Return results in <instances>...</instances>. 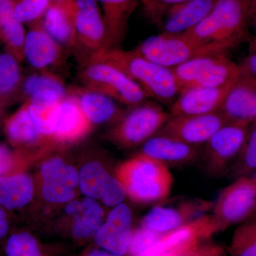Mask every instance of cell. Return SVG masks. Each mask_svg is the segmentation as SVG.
Returning <instances> with one entry per match:
<instances>
[{
	"label": "cell",
	"mask_w": 256,
	"mask_h": 256,
	"mask_svg": "<svg viewBox=\"0 0 256 256\" xmlns=\"http://www.w3.org/2000/svg\"><path fill=\"white\" fill-rule=\"evenodd\" d=\"M20 60L10 52L0 54V98L10 97L21 85Z\"/></svg>",
	"instance_id": "cell-30"
},
{
	"label": "cell",
	"mask_w": 256,
	"mask_h": 256,
	"mask_svg": "<svg viewBox=\"0 0 256 256\" xmlns=\"http://www.w3.org/2000/svg\"><path fill=\"white\" fill-rule=\"evenodd\" d=\"M162 234L141 228L132 234L129 250L132 256H140L161 238Z\"/></svg>",
	"instance_id": "cell-35"
},
{
	"label": "cell",
	"mask_w": 256,
	"mask_h": 256,
	"mask_svg": "<svg viewBox=\"0 0 256 256\" xmlns=\"http://www.w3.org/2000/svg\"><path fill=\"white\" fill-rule=\"evenodd\" d=\"M118 178L129 196L144 203L166 198L174 182L168 166L141 154L120 166Z\"/></svg>",
	"instance_id": "cell-3"
},
{
	"label": "cell",
	"mask_w": 256,
	"mask_h": 256,
	"mask_svg": "<svg viewBox=\"0 0 256 256\" xmlns=\"http://www.w3.org/2000/svg\"><path fill=\"white\" fill-rule=\"evenodd\" d=\"M250 124L228 122L205 144V168L210 175L220 176L227 172L242 150Z\"/></svg>",
	"instance_id": "cell-8"
},
{
	"label": "cell",
	"mask_w": 256,
	"mask_h": 256,
	"mask_svg": "<svg viewBox=\"0 0 256 256\" xmlns=\"http://www.w3.org/2000/svg\"><path fill=\"white\" fill-rule=\"evenodd\" d=\"M252 23V28H254V32H255L256 38V10L252 8V16H250V22L249 23Z\"/></svg>",
	"instance_id": "cell-42"
},
{
	"label": "cell",
	"mask_w": 256,
	"mask_h": 256,
	"mask_svg": "<svg viewBox=\"0 0 256 256\" xmlns=\"http://www.w3.org/2000/svg\"><path fill=\"white\" fill-rule=\"evenodd\" d=\"M44 90H54L63 97L68 94L62 80L53 74H33L24 80L22 92L28 99L36 92Z\"/></svg>",
	"instance_id": "cell-32"
},
{
	"label": "cell",
	"mask_w": 256,
	"mask_h": 256,
	"mask_svg": "<svg viewBox=\"0 0 256 256\" xmlns=\"http://www.w3.org/2000/svg\"><path fill=\"white\" fill-rule=\"evenodd\" d=\"M50 3L56 2L60 1V0H50Z\"/></svg>",
	"instance_id": "cell-46"
},
{
	"label": "cell",
	"mask_w": 256,
	"mask_h": 256,
	"mask_svg": "<svg viewBox=\"0 0 256 256\" xmlns=\"http://www.w3.org/2000/svg\"><path fill=\"white\" fill-rule=\"evenodd\" d=\"M254 178H256V174L254 175Z\"/></svg>",
	"instance_id": "cell-47"
},
{
	"label": "cell",
	"mask_w": 256,
	"mask_h": 256,
	"mask_svg": "<svg viewBox=\"0 0 256 256\" xmlns=\"http://www.w3.org/2000/svg\"><path fill=\"white\" fill-rule=\"evenodd\" d=\"M42 196L50 203H67L75 196L79 174L60 158H50L42 165Z\"/></svg>",
	"instance_id": "cell-13"
},
{
	"label": "cell",
	"mask_w": 256,
	"mask_h": 256,
	"mask_svg": "<svg viewBox=\"0 0 256 256\" xmlns=\"http://www.w3.org/2000/svg\"><path fill=\"white\" fill-rule=\"evenodd\" d=\"M141 4H142L144 14L150 20L151 18L152 12L153 0H142Z\"/></svg>",
	"instance_id": "cell-40"
},
{
	"label": "cell",
	"mask_w": 256,
	"mask_h": 256,
	"mask_svg": "<svg viewBox=\"0 0 256 256\" xmlns=\"http://www.w3.org/2000/svg\"><path fill=\"white\" fill-rule=\"evenodd\" d=\"M213 202L202 198L184 200L172 206H156L144 217L142 228L160 234L169 233L208 214Z\"/></svg>",
	"instance_id": "cell-10"
},
{
	"label": "cell",
	"mask_w": 256,
	"mask_h": 256,
	"mask_svg": "<svg viewBox=\"0 0 256 256\" xmlns=\"http://www.w3.org/2000/svg\"><path fill=\"white\" fill-rule=\"evenodd\" d=\"M232 252L234 256H256V214L236 230Z\"/></svg>",
	"instance_id": "cell-31"
},
{
	"label": "cell",
	"mask_w": 256,
	"mask_h": 256,
	"mask_svg": "<svg viewBox=\"0 0 256 256\" xmlns=\"http://www.w3.org/2000/svg\"><path fill=\"white\" fill-rule=\"evenodd\" d=\"M112 64L136 82L146 98L171 106L180 94L172 69L165 68L143 58L134 50L120 48L100 52L89 60Z\"/></svg>",
	"instance_id": "cell-2"
},
{
	"label": "cell",
	"mask_w": 256,
	"mask_h": 256,
	"mask_svg": "<svg viewBox=\"0 0 256 256\" xmlns=\"http://www.w3.org/2000/svg\"><path fill=\"white\" fill-rule=\"evenodd\" d=\"M120 184L118 178L109 174L100 163L84 165L79 173V188L82 194L94 200H104Z\"/></svg>",
	"instance_id": "cell-25"
},
{
	"label": "cell",
	"mask_w": 256,
	"mask_h": 256,
	"mask_svg": "<svg viewBox=\"0 0 256 256\" xmlns=\"http://www.w3.org/2000/svg\"><path fill=\"white\" fill-rule=\"evenodd\" d=\"M188 0H153L152 12L150 20L160 26L165 12L173 5L180 4Z\"/></svg>",
	"instance_id": "cell-36"
},
{
	"label": "cell",
	"mask_w": 256,
	"mask_h": 256,
	"mask_svg": "<svg viewBox=\"0 0 256 256\" xmlns=\"http://www.w3.org/2000/svg\"><path fill=\"white\" fill-rule=\"evenodd\" d=\"M216 1L188 0L170 6L162 20V32L178 34L194 28L210 14Z\"/></svg>",
	"instance_id": "cell-21"
},
{
	"label": "cell",
	"mask_w": 256,
	"mask_h": 256,
	"mask_svg": "<svg viewBox=\"0 0 256 256\" xmlns=\"http://www.w3.org/2000/svg\"><path fill=\"white\" fill-rule=\"evenodd\" d=\"M202 153L200 146H190L173 138L156 134L143 144L141 156L169 168L194 162Z\"/></svg>",
	"instance_id": "cell-16"
},
{
	"label": "cell",
	"mask_w": 256,
	"mask_h": 256,
	"mask_svg": "<svg viewBox=\"0 0 256 256\" xmlns=\"http://www.w3.org/2000/svg\"><path fill=\"white\" fill-rule=\"evenodd\" d=\"M239 76L256 82V54L250 53L239 64Z\"/></svg>",
	"instance_id": "cell-37"
},
{
	"label": "cell",
	"mask_w": 256,
	"mask_h": 256,
	"mask_svg": "<svg viewBox=\"0 0 256 256\" xmlns=\"http://www.w3.org/2000/svg\"><path fill=\"white\" fill-rule=\"evenodd\" d=\"M62 54V45L44 30L41 21L32 23L24 42V60L33 68L44 70L56 63Z\"/></svg>",
	"instance_id": "cell-18"
},
{
	"label": "cell",
	"mask_w": 256,
	"mask_h": 256,
	"mask_svg": "<svg viewBox=\"0 0 256 256\" xmlns=\"http://www.w3.org/2000/svg\"><path fill=\"white\" fill-rule=\"evenodd\" d=\"M212 220L217 230L242 223L256 213V178H242L224 188L214 204Z\"/></svg>",
	"instance_id": "cell-6"
},
{
	"label": "cell",
	"mask_w": 256,
	"mask_h": 256,
	"mask_svg": "<svg viewBox=\"0 0 256 256\" xmlns=\"http://www.w3.org/2000/svg\"><path fill=\"white\" fill-rule=\"evenodd\" d=\"M228 122L250 124L256 120V82L238 76L220 109Z\"/></svg>",
	"instance_id": "cell-20"
},
{
	"label": "cell",
	"mask_w": 256,
	"mask_h": 256,
	"mask_svg": "<svg viewBox=\"0 0 256 256\" xmlns=\"http://www.w3.org/2000/svg\"><path fill=\"white\" fill-rule=\"evenodd\" d=\"M66 212L74 216V234L78 238L95 236L102 226L104 210L94 198L86 197L80 202L72 200L66 206Z\"/></svg>",
	"instance_id": "cell-23"
},
{
	"label": "cell",
	"mask_w": 256,
	"mask_h": 256,
	"mask_svg": "<svg viewBox=\"0 0 256 256\" xmlns=\"http://www.w3.org/2000/svg\"><path fill=\"white\" fill-rule=\"evenodd\" d=\"M256 174V120L249 126L246 139L240 153L227 172L232 180L250 178Z\"/></svg>",
	"instance_id": "cell-29"
},
{
	"label": "cell",
	"mask_w": 256,
	"mask_h": 256,
	"mask_svg": "<svg viewBox=\"0 0 256 256\" xmlns=\"http://www.w3.org/2000/svg\"><path fill=\"white\" fill-rule=\"evenodd\" d=\"M80 78L84 88L126 105H140L146 98L136 82L117 67L104 60L92 58L84 62Z\"/></svg>",
	"instance_id": "cell-5"
},
{
	"label": "cell",
	"mask_w": 256,
	"mask_h": 256,
	"mask_svg": "<svg viewBox=\"0 0 256 256\" xmlns=\"http://www.w3.org/2000/svg\"><path fill=\"white\" fill-rule=\"evenodd\" d=\"M178 94L201 88L222 86L237 79L239 65L227 53L200 56L172 68Z\"/></svg>",
	"instance_id": "cell-4"
},
{
	"label": "cell",
	"mask_w": 256,
	"mask_h": 256,
	"mask_svg": "<svg viewBox=\"0 0 256 256\" xmlns=\"http://www.w3.org/2000/svg\"><path fill=\"white\" fill-rule=\"evenodd\" d=\"M252 8L256 10V1H254V0H252Z\"/></svg>",
	"instance_id": "cell-45"
},
{
	"label": "cell",
	"mask_w": 256,
	"mask_h": 256,
	"mask_svg": "<svg viewBox=\"0 0 256 256\" xmlns=\"http://www.w3.org/2000/svg\"><path fill=\"white\" fill-rule=\"evenodd\" d=\"M9 230V222L4 208L0 206V238H4Z\"/></svg>",
	"instance_id": "cell-39"
},
{
	"label": "cell",
	"mask_w": 256,
	"mask_h": 256,
	"mask_svg": "<svg viewBox=\"0 0 256 256\" xmlns=\"http://www.w3.org/2000/svg\"><path fill=\"white\" fill-rule=\"evenodd\" d=\"M14 158L11 152L6 146L0 144V178L6 174L12 168Z\"/></svg>",
	"instance_id": "cell-38"
},
{
	"label": "cell",
	"mask_w": 256,
	"mask_h": 256,
	"mask_svg": "<svg viewBox=\"0 0 256 256\" xmlns=\"http://www.w3.org/2000/svg\"><path fill=\"white\" fill-rule=\"evenodd\" d=\"M96 1L102 4V18L106 30L105 46L100 52L120 48L127 34L130 16L142 0Z\"/></svg>",
	"instance_id": "cell-22"
},
{
	"label": "cell",
	"mask_w": 256,
	"mask_h": 256,
	"mask_svg": "<svg viewBox=\"0 0 256 256\" xmlns=\"http://www.w3.org/2000/svg\"><path fill=\"white\" fill-rule=\"evenodd\" d=\"M252 0H216L213 9L184 34L212 54L227 53L246 40Z\"/></svg>",
	"instance_id": "cell-1"
},
{
	"label": "cell",
	"mask_w": 256,
	"mask_h": 256,
	"mask_svg": "<svg viewBox=\"0 0 256 256\" xmlns=\"http://www.w3.org/2000/svg\"><path fill=\"white\" fill-rule=\"evenodd\" d=\"M236 80L222 86L192 89L180 94L170 106V116H196L220 111Z\"/></svg>",
	"instance_id": "cell-15"
},
{
	"label": "cell",
	"mask_w": 256,
	"mask_h": 256,
	"mask_svg": "<svg viewBox=\"0 0 256 256\" xmlns=\"http://www.w3.org/2000/svg\"><path fill=\"white\" fill-rule=\"evenodd\" d=\"M165 112L156 102L140 104L121 119L114 131V139L124 146L144 144L159 132L169 120Z\"/></svg>",
	"instance_id": "cell-9"
},
{
	"label": "cell",
	"mask_w": 256,
	"mask_h": 256,
	"mask_svg": "<svg viewBox=\"0 0 256 256\" xmlns=\"http://www.w3.org/2000/svg\"><path fill=\"white\" fill-rule=\"evenodd\" d=\"M25 36L23 24L15 16L14 0H0V40L4 42L6 52L14 55L20 62L24 60Z\"/></svg>",
	"instance_id": "cell-26"
},
{
	"label": "cell",
	"mask_w": 256,
	"mask_h": 256,
	"mask_svg": "<svg viewBox=\"0 0 256 256\" xmlns=\"http://www.w3.org/2000/svg\"><path fill=\"white\" fill-rule=\"evenodd\" d=\"M133 50L146 60L170 69L195 57L214 54L194 43L184 34H172L164 32L148 37Z\"/></svg>",
	"instance_id": "cell-7"
},
{
	"label": "cell",
	"mask_w": 256,
	"mask_h": 256,
	"mask_svg": "<svg viewBox=\"0 0 256 256\" xmlns=\"http://www.w3.org/2000/svg\"><path fill=\"white\" fill-rule=\"evenodd\" d=\"M228 122L220 110L196 116H170L156 134L173 138L190 146H200L206 144Z\"/></svg>",
	"instance_id": "cell-11"
},
{
	"label": "cell",
	"mask_w": 256,
	"mask_h": 256,
	"mask_svg": "<svg viewBox=\"0 0 256 256\" xmlns=\"http://www.w3.org/2000/svg\"><path fill=\"white\" fill-rule=\"evenodd\" d=\"M75 0H60L50 3L42 16V28L62 46H72L76 42Z\"/></svg>",
	"instance_id": "cell-19"
},
{
	"label": "cell",
	"mask_w": 256,
	"mask_h": 256,
	"mask_svg": "<svg viewBox=\"0 0 256 256\" xmlns=\"http://www.w3.org/2000/svg\"><path fill=\"white\" fill-rule=\"evenodd\" d=\"M132 216L126 204L114 206L95 235V242L107 252L124 256L132 237Z\"/></svg>",
	"instance_id": "cell-14"
},
{
	"label": "cell",
	"mask_w": 256,
	"mask_h": 256,
	"mask_svg": "<svg viewBox=\"0 0 256 256\" xmlns=\"http://www.w3.org/2000/svg\"><path fill=\"white\" fill-rule=\"evenodd\" d=\"M90 124L76 98L68 92L52 116L50 136L60 140H75L88 132Z\"/></svg>",
	"instance_id": "cell-17"
},
{
	"label": "cell",
	"mask_w": 256,
	"mask_h": 256,
	"mask_svg": "<svg viewBox=\"0 0 256 256\" xmlns=\"http://www.w3.org/2000/svg\"><path fill=\"white\" fill-rule=\"evenodd\" d=\"M8 256H42L35 238L30 234H14L8 239L5 248Z\"/></svg>",
	"instance_id": "cell-34"
},
{
	"label": "cell",
	"mask_w": 256,
	"mask_h": 256,
	"mask_svg": "<svg viewBox=\"0 0 256 256\" xmlns=\"http://www.w3.org/2000/svg\"><path fill=\"white\" fill-rule=\"evenodd\" d=\"M6 133L15 144H30L42 136L28 110V102L10 118L6 124Z\"/></svg>",
	"instance_id": "cell-28"
},
{
	"label": "cell",
	"mask_w": 256,
	"mask_h": 256,
	"mask_svg": "<svg viewBox=\"0 0 256 256\" xmlns=\"http://www.w3.org/2000/svg\"><path fill=\"white\" fill-rule=\"evenodd\" d=\"M73 94L82 112L90 122L102 124L114 119L119 114V110L114 100L100 92L78 88L68 90Z\"/></svg>",
	"instance_id": "cell-24"
},
{
	"label": "cell",
	"mask_w": 256,
	"mask_h": 256,
	"mask_svg": "<svg viewBox=\"0 0 256 256\" xmlns=\"http://www.w3.org/2000/svg\"><path fill=\"white\" fill-rule=\"evenodd\" d=\"M0 41H1V40H0Z\"/></svg>",
	"instance_id": "cell-49"
},
{
	"label": "cell",
	"mask_w": 256,
	"mask_h": 256,
	"mask_svg": "<svg viewBox=\"0 0 256 256\" xmlns=\"http://www.w3.org/2000/svg\"></svg>",
	"instance_id": "cell-50"
},
{
	"label": "cell",
	"mask_w": 256,
	"mask_h": 256,
	"mask_svg": "<svg viewBox=\"0 0 256 256\" xmlns=\"http://www.w3.org/2000/svg\"><path fill=\"white\" fill-rule=\"evenodd\" d=\"M250 53L256 54V38L250 40Z\"/></svg>",
	"instance_id": "cell-43"
},
{
	"label": "cell",
	"mask_w": 256,
	"mask_h": 256,
	"mask_svg": "<svg viewBox=\"0 0 256 256\" xmlns=\"http://www.w3.org/2000/svg\"><path fill=\"white\" fill-rule=\"evenodd\" d=\"M178 250H175V252H168V254H164V255L162 256H190V252H188V255H178Z\"/></svg>",
	"instance_id": "cell-44"
},
{
	"label": "cell",
	"mask_w": 256,
	"mask_h": 256,
	"mask_svg": "<svg viewBox=\"0 0 256 256\" xmlns=\"http://www.w3.org/2000/svg\"><path fill=\"white\" fill-rule=\"evenodd\" d=\"M50 4V0H14L15 16L23 24L35 22L43 16Z\"/></svg>",
	"instance_id": "cell-33"
},
{
	"label": "cell",
	"mask_w": 256,
	"mask_h": 256,
	"mask_svg": "<svg viewBox=\"0 0 256 256\" xmlns=\"http://www.w3.org/2000/svg\"><path fill=\"white\" fill-rule=\"evenodd\" d=\"M34 194V184L28 174H18L0 178V206L8 210L28 205Z\"/></svg>",
	"instance_id": "cell-27"
},
{
	"label": "cell",
	"mask_w": 256,
	"mask_h": 256,
	"mask_svg": "<svg viewBox=\"0 0 256 256\" xmlns=\"http://www.w3.org/2000/svg\"><path fill=\"white\" fill-rule=\"evenodd\" d=\"M254 1H256V0H254Z\"/></svg>",
	"instance_id": "cell-48"
},
{
	"label": "cell",
	"mask_w": 256,
	"mask_h": 256,
	"mask_svg": "<svg viewBox=\"0 0 256 256\" xmlns=\"http://www.w3.org/2000/svg\"><path fill=\"white\" fill-rule=\"evenodd\" d=\"M88 256H120L116 255V254H112L109 252H106L104 250H94L89 252Z\"/></svg>",
	"instance_id": "cell-41"
},
{
	"label": "cell",
	"mask_w": 256,
	"mask_h": 256,
	"mask_svg": "<svg viewBox=\"0 0 256 256\" xmlns=\"http://www.w3.org/2000/svg\"><path fill=\"white\" fill-rule=\"evenodd\" d=\"M76 42L74 46L84 55V62L104 50L106 30L96 0H75Z\"/></svg>",
	"instance_id": "cell-12"
}]
</instances>
